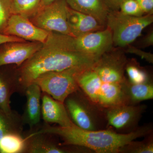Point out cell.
I'll return each instance as SVG.
<instances>
[{
	"label": "cell",
	"instance_id": "obj_1",
	"mask_svg": "<svg viewBox=\"0 0 153 153\" xmlns=\"http://www.w3.org/2000/svg\"><path fill=\"white\" fill-rule=\"evenodd\" d=\"M72 36L50 32L38 51L16 69V93L25 94L27 88L41 74L74 67L90 68L97 60L77 51Z\"/></svg>",
	"mask_w": 153,
	"mask_h": 153
},
{
	"label": "cell",
	"instance_id": "obj_2",
	"mask_svg": "<svg viewBox=\"0 0 153 153\" xmlns=\"http://www.w3.org/2000/svg\"><path fill=\"white\" fill-rule=\"evenodd\" d=\"M60 138L62 144L79 146L97 153H118L120 149L130 142L152 134V124L138 127L128 133H119L111 130L87 131L74 125L69 127L52 126L45 123L37 129Z\"/></svg>",
	"mask_w": 153,
	"mask_h": 153
},
{
	"label": "cell",
	"instance_id": "obj_3",
	"mask_svg": "<svg viewBox=\"0 0 153 153\" xmlns=\"http://www.w3.org/2000/svg\"><path fill=\"white\" fill-rule=\"evenodd\" d=\"M153 22L152 14L140 17L132 16L120 10H110L107 16L106 26L112 34L114 46L127 47L138 38L143 30Z\"/></svg>",
	"mask_w": 153,
	"mask_h": 153
},
{
	"label": "cell",
	"instance_id": "obj_4",
	"mask_svg": "<svg viewBox=\"0 0 153 153\" xmlns=\"http://www.w3.org/2000/svg\"><path fill=\"white\" fill-rule=\"evenodd\" d=\"M88 68L74 67L44 73L37 77L33 83L39 86L42 92L63 103L68 96L80 89L76 77L81 71Z\"/></svg>",
	"mask_w": 153,
	"mask_h": 153
},
{
	"label": "cell",
	"instance_id": "obj_5",
	"mask_svg": "<svg viewBox=\"0 0 153 153\" xmlns=\"http://www.w3.org/2000/svg\"><path fill=\"white\" fill-rule=\"evenodd\" d=\"M64 105L71 121L76 126L87 131L98 130V112L96 105L87 98L81 89L68 96Z\"/></svg>",
	"mask_w": 153,
	"mask_h": 153
},
{
	"label": "cell",
	"instance_id": "obj_6",
	"mask_svg": "<svg viewBox=\"0 0 153 153\" xmlns=\"http://www.w3.org/2000/svg\"><path fill=\"white\" fill-rule=\"evenodd\" d=\"M68 8L66 0H55L38 9L29 19L38 27L48 32L72 36L67 22Z\"/></svg>",
	"mask_w": 153,
	"mask_h": 153
},
{
	"label": "cell",
	"instance_id": "obj_7",
	"mask_svg": "<svg viewBox=\"0 0 153 153\" xmlns=\"http://www.w3.org/2000/svg\"><path fill=\"white\" fill-rule=\"evenodd\" d=\"M37 128L30 129L26 135H23L25 147L23 153H92L91 150L83 147L60 144L53 138V135L39 132Z\"/></svg>",
	"mask_w": 153,
	"mask_h": 153
},
{
	"label": "cell",
	"instance_id": "obj_8",
	"mask_svg": "<svg viewBox=\"0 0 153 153\" xmlns=\"http://www.w3.org/2000/svg\"><path fill=\"white\" fill-rule=\"evenodd\" d=\"M127 61L124 52L113 48L102 55L92 68L102 82L121 83L126 78L124 73Z\"/></svg>",
	"mask_w": 153,
	"mask_h": 153
},
{
	"label": "cell",
	"instance_id": "obj_9",
	"mask_svg": "<svg viewBox=\"0 0 153 153\" xmlns=\"http://www.w3.org/2000/svg\"><path fill=\"white\" fill-rule=\"evenodd\" d=\"M146 108L145 105H121L105 108V117L108 126L118 133L126 134L138 127L143 114Z\"/></svg>",
	"mask_w": 153,
	"mask_h": 153
},
{
	"label": "cell",
	"instance_id": "obj_10",
	"mask_svg": "<svg viewBox=\"0 0 153 153\" xmlns=\"http://www.w3.org/2000/svg\"><path fill=\"white\" fill-rule=\"evenodd\" d=\"M77 51L98 60L102 55L113 48L112 34L109 28L72 38Z\"/></svg>",
	"mask_w": 153,
	"mask_h": 153
},
{
	"label": "cell",
	"instance_id": "obj_11",
	"mask_svg": "<svg viewBox=\"0 0 153 153\" xmlns=\"http://www.w3.org/2000/svg\"><path fill=\"white\" fill-rule=\"evenodd\" d=\"M49 33L38 27L27 17L13 14L9 19L3 34L16 36L26 41L44 43Z\"/></svg>",
	"mask_w": 153,
	"mask_h": 153
},
{
	"label": "cell",
	"instance_id": "obj_12",
	"mask_svg": "<svg viewBox=\"0 0 153 153\" xmlns=\"http://www.w3.org/2000/svg\"><path fill=\"white\" fill-rule=\"evenodd\" d=\"M43 43L38 42H10L0 45V66L15 65L18 67L38 51Z\"/></svg>",
	"mask_w": 153,
	"mask_h": 153
},
{
	"label": "cell",
	"instance_id": "obj_13",
	"mask_svg": "<svg viewBox=\"0 0 153 153\" xmlns=\"http://www.w3.org/2000/svg\"><path fill=\"white\" fill-rule=\"evenodd\" d=\"M41 100V117L45 123L57 124L62 127L75 125L70 119L64 103L45 92H42Z\"/></svg>",
	"mask_w": 153,
	"mask_h": 153
},
{
	"label": "cell",
	"instance_id": "obj_14",
	"mask_svg": "<svg viewBox=\"0 0 153 153\" xmlns=\"http://www.w3.org/2000/svg\"><path fill=\"white\" fill-rule=\"evenodd\" d=\"M41 88L35 83L30 84L25 90L27 100L21 117L23 124L29 126L30 129L38 127L41 121Z\"/></svg>",
	"mask_w": 153,
	"mask_h": 153
},
{
	"label": "cell",
	"instance_id": "obj_15",
	"mask_svg": "<svg viewBox=\"0 0 153 153\" xmlns=\"http://www.w3.org/2000/svg\"><path fill=\"white\" fill-rule=\"evenodd\" d=\"M16 69L10 72L6 65L0 66V108L12 117L20 115L10 106L11 96L16 93Z\"/></svg>",
	"mask_w": 153,
	"mask_h": 153
},
{
	"label": "cell",
	"instance_id": "obj_16",
	"mask_svg": "<svg viewBox=\"0 0 153 153\" xmlns=\"http://www.w3.org/2000/svg\"><path fill=\"white\" fill-rule=\"evenodd\" d=\"M67 22L72 37H78L88 33L104 29L94 17L70 8L68 7Z\"/></svg>",
	"mask_w": 153,
	"mask_h": 153
},
{
	"label": "cell",
	"instance_id": "obj_17",
	"mask_svg": "<svg viewBox=\"0 0 153 153\" xmlns=\"http://www.w3.org/2000/svg\"><path fill=\"white\" fill-rule=\"evenodd\" d=\"M68 7L74 10L94 17L102 26H106L110 10L104 0H66Z\"/></svg>",
	"mask_w": 153,
	"mask_h": 153
},
{
	"label": "cell",
	"instance_id": "obj_18",
	"mask_svg": "<svg viewBox=\"0 0 153 153\" xmlns=\"http://www.w3.org/2000/svg\"><path fill=\"white\" fill-rule=\"evenodd\" d=\"M128 104L121 83L102 82L96 105L106 108L111 107Z\"/></svg>",
	"mask_w": 153,
	"mask_h": 153
},
{
	"label": "cell",
	"instance_id": "obj_19",
	"mask_svg": "<svg viewBox=\"0 0 153 153\" xmlns=\"http://www.w3.org/2000/svg\"><path fill=\"white\" fill-rule=\"evenodd\" d=\"M76 81L79 88L83 93L96 105L102 82L92 67L79 73L76 77Z\"/></svg>",
	"mask_w": 153,
	"mask_h": 153
},
{
	"label": "cell",
	"instance_id": "obj_20",
	"mask_svg": "<svg viewBox=\"0 0 153 153\" xmlns=\"http://www.w3.org/2000/svg\"><path fill=\"white\" fill-rule=\"evenodd\" d=\"M121 85L128 105H135L143 101L153 98L152 81L136 84L126 78Z\"/></svg>",
	"mask_w": 153,
	"mask_h": 153
},
{
	"label": "cell",
	"instance_id": "obj_21",
	"mask_svg": "<svg viewBox=\"0 0 153 153\" xmlns=\"http://www.w3.org/2000/svg\"><path fill=\"white\" fill-rule=\"evenodd\" d=\"M24 125L20 115L16 117H12L0 108V140L7 135H23Z\"/></svg>",
	"mask_w": 153,
	"mask_h": 153
},
{
	"label": "cell",
	"instance_id": "obj_22",
	"mask_svg": "<svg viewBox=\"0 0 153 153\" xmlns=\"http://www.w3.org/2000/svg\"><path fill=\"white\" fill-rule=\"evenodd\" d=\"M125 71L128 76V79L132 83L139 84L152 81L147 71L140 66L135 59L128 60Z\"/></svg>",
	"mask_w": 153,
	"mask_h": 153
},
{
	"label": "cell",
	"instance_id": "obj_23",
	"mask_svg": "<svg viewBox=\"0 0 153 153\" xmlns=\"http://www.w3.org/2000/svg\"><path fill=\"white\" fill-rule=\"evenodd\" d=\"M24 147L23 135H7L0 140V153H23Z\"/></svg>",
	"mask_w": 153,
	"mask_h": 153
},
{
	"label": "cell",
	"instance_id": "obj_24",
	"mask_svg": "<svg viewBox=\"0 0 153 153\" xmlns=\"http://www.w3.org/2000/svg\"><path fill=\"white\" fill-rule=\"evenodd\" d=\"M41 0H13L11 4L12 15H20L28 19L38 10Z\"/></svg>",
	"mask_w": 153,
	"mask_h": 153
},
{
	"label": "cell",
	"instance_id": "obj_25",
	"mask_svg": "<svg viewBox=\"0 0 153 153\" xmlns=\"http://www.w3.org/2000/svg\"><path fill=\"white\" fill-rule=\"evenodd\" d=\"M141 141L134 140L125 145L120 149L118 153H153V137L152 134Z\"/></svg>",
	"mask_w": 153,
	"mask_h": 153
},
{
	"label": "cell",
	"instance_id": "obj_26",
	"mask_svg": "<svg viewBox=\"0 0 153 153\" xmlns=\"http://www.w3.org/2000/svg\"><path fill=\"white\" fill-rule=\"evenodd\" d=\"M119 10L123 13L132 16L140 17L145 14L136 0H125L120 5Z\"/></svg>",
	"mask_w": 153,
	"mask_h": 153
},
{
	"label": "cell",
	"instance_id": "obj_27",
	"mask_svg": "<svg viewBox=\"0 0 153 153\" xmlns=\"http://www.w3.org/2000/svg\"><path fill=\"white\" fill-rule=\"evenodd\" d=\"M13 0H0V33L3 34L10 17Z\"/></svg>",
	"mask_w": 153,
	"mask_h": 153
},
{
	"label": "cell",
	"instance_id": "obj_28",
	"mask_svg": "<svg viewBox=\"0 0 153 153\" xmlns=\"http://www.w3.org/2000/svg\"><path fill=\"white\" fill-rule=\"evenodd\" d=\"M128 46V48L126 51L127 52L135 54V55L141 57L142 59H144L149 63H153V55L152 54H151V53L144 52L142 50L137 49L133 46H129V45Z\"/></svg>",
	"mask_w": 153,
	"mask_h": 153
},
{
	"label": "cell",
	"instance_id": "obj_29",
	"mask_svg": "<svg viewBox=\"0 0 153 153\" xmlns=\"http://www.w3.org/2000/svg\"><path fill=\"white\" fill-rule=\"evenodd\" d=\"M143 12L146 14L153 13V0H136Z\"/></svg>",
	"mask_w": 153,
	"mask_h": 153
},
{
	"label": "cell",
	"instance_id": "obj_30",
	"mask_svg": "<svg viewBox=\"0 0 153 153\" xmlns=\"http://www.w3.org/2000/svg\"><path fill=\"white\" fill-rule=\"evenodd\" d=\"M27 41L16 36H8L0 33V45L10 42H25Z\"/></svg>",
	"mask_w": 153,
	"mask_h": 153
},
{
	"label": "cell",
	"instance_id": "obj_31",
	"mask_svg": "<svg viewBox=\"0 0 153 153\" xmlns=\"http://www.w3.org/2000/svg\"><path fill=\"white\" fill-rule=\"evenodd\" d=\"M153 45V31H151L143 38L140 45L143 47H149Z\"/></svg>",
	"mask_w": 153,
	"mask_h": 153
},
{
	"label": "cell",
	"instance_id": "obj_32",
	"mask_svg": "<svg viewBox=\"0 0 153 153\" xmlns=\"http://www.w3.org/2000/svg\"><path fill=\"white\" fill-rule=\"evenodd\" d=\"M105 2L110 10H119L122 3L125 0H104Z\"/></svg>",
	"mask_w": 153,
	"mask_h": 153
},
{
	"label": "cell",
	"instance_id": "obj_33",
	"mask_svg": "<svg viewBox=\"0 0 153 153\" xmlns=\"http://www.w3.org/2000/svg\"><path fill=\"white\" fill-rule=\"evenodd\" d=\"M55 1V0H41L40 6H39V7L38 9L43 7H44V6L48 5L53 2H54Z\"/></svg>",
	"mask_w": 153,
	"mask_h": 153
}]
</instances>
